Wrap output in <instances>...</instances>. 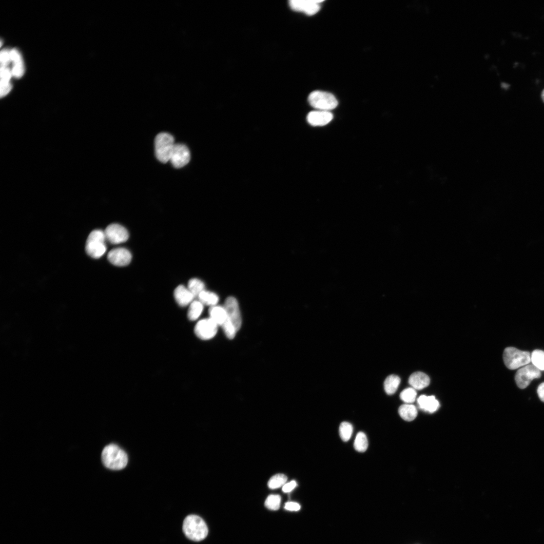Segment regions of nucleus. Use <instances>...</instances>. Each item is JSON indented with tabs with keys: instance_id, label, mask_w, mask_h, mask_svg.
I'll return each instance as SVG.
<instances>
[{
	"instance_id": "nucleus-1",
	"label": "nucleus",
	"mask_w": 544,
	"mask_h": 544,
	"mask_svg": "<svg viewBox=\"0 0 544 544\" xmlns=\"http://www.w3.org/2000/svg\"><path fill=\"white\" fill-rule=\"evenodd\" d=\"M101 459L105 466L112 470L123 469L128 462V456L125 451L114 444H111L104 448Z\"/></svg>"
},
{
	"instance_id": "nucleus-2",
	"label": "nucleus",
	"mask_w": 544,
	"mask_h": 544,
	"mask_svg": "<svg viewBox=\"0 0 544 544\" xmlns=\"http://www.w3.org/2000/svg\"><path fill=\"white\" fill-rule=\"evenodd\" d=\"M183 530L188 539L195 542L204 540L208 534L206 523L201 518L195 515L186 517L183 523Z\"/></svg>"
},
{
	"instance_id": "nucleus-3",
	"label": "nucleus",
	"mask_w": 544,
	"mask_h": 544,
	"mask_svg": "<svg viewBox=\"0 0 544 544\" xmlns=\"http://www.w3.org/2000/svg\"><path fill=\"white\" fill-rule=\"evenodd\" d=\"M175 144L174 138L170 134H158L155 139V151L157 159L163 163L170 161Z\"/></svg>"
},
{
	"instance_id": "nucleus-4",
	"label": "nucleus",
	"mask_w": 544,
	"mask_h": 544,
	"mask_svg": "<svg viewBox=\"0 0 544 544\" xmlns=\"http://www.w3.org/2000/svg\"><path fill=\"white\" fill-rule=\"evenodd\" d=\"M503 357L505 366L510 370L525 367L531 362L530 352L521 351L512 347L505 349Z\"/></svg>"
},
{
	"instance_id": "nucleus-5",
	"label": "nucleus",
	"mask_w": 544,
	"mask_h": 544,
	"mask_svg": "<svg viewBox=\"0 0 544 544\" xmlns=\"http://www.w3.org/2000/svg\"><path fill=\"white\" fill-rule=\"evenodd\" d=\"M106 238L104 232L95 230L90 233L86 241L85 250L90 257L99 259L107 251L105 245Z\"/></svg>"
},
{
	"instance_id": "nucleus-6",
	"label": "nucleus",
	"mask_w": 544,
	"mask_h": 544,
	"mask_svg": "<svg viewBox=\"0 0 544 544\" xmlns=\"http://www.w3.org/2000/svg\"><path fill=\"white\" fill-rule=\"evenodd\" d=\"M308 100L313 108L323 111L330 112L335 109L338 104L334 96L319 90L311 93L309 97Z\"/></svg>"
},
{
	"instance_id": "nucleus-7",
	"label": "nucleus",
	"mask_w": 544,
	"mask_h": 544,
	"mask_svg": "<svg viewBox=\"0 0 544 544\" xmlns=\"http://www.w3.org/2000/svg\"><path fill=\"white\" fill-rule=\"evenodd\" d=\"M541 377V371L533 365H526L519 369L515 375V381L518 387L525 389L536 379Z\"/></svg>"
},
{
	"instance_id": "nucleus-8",
	"label": "nucleus",
	"mask_w": 544,
	"mask_h": 544,
	"mask_svg": "<svg viewBox=\"0 0 544 544\" xmlns=\"http://www.w3.org/2000/svg\"><path fill=\"white\" fill-rule=\"evenodd\" d=\"M218 326L210 317L199 321L195 326V335L203 340L214 338L217 333Z\"/></svg>"
},
{
	"instance_id": "nucleus-9",
	"label": "nucleus",
	"mask_w": 544,
	"mask_h": 544,
	"mask_svg": "<svg viewBox=\"0 0 544 544\" xmlns=\"http://www.w3.org/2000/svg\"><path fill=\"white\" fill-rule=\"evenodd\" d=\"M106 240L114 245L124 243L129 238L128 231L124 226L114 223L109 225L104 231Z\"/></svg>"
},
{
	"instance_id": "nucleus-10",
	"label": "nucleus",
	"mask_w": 544,
	"mask_h": 544,
	"mask_svg": "<svg viewBox=\"0 0 544 544\" xmlns=\"http://www.w3.org/2000/svg\"><path fill=\"white\" fill-rule=\"evenodd\" d=\"M190 159L191 154L188 147L183 144H175L170 159L174 167L182 168L189 163Z\"/></svg>"
},
{
	"instance_id": "nucleus-11",
	"label": "nucleus",
	"mask_w": 544,
	"mask_h": 544,
	"mask_svg": "<svg viewBox=\"0 0 544 544\" xmlns=\"http://www.w3.org/2000/svg\"><path fill=\"white\" fill-rule=\"evenodd\" d=\"M224 307L228 313V320L238 331L241 327L242 317L237 300L235 297L230 296L226 299Z\"/></svg>"
},
{
	"instance_id": "nucleus-12",
	"label": "nucleus",
	"mask_w": 544,
	"mask_h": 544,
	"mask_svg": "<svg viewBox=\"0 0 544 544\" xmlns=\"http://www.w3.org/2000/svg\"><path fill=\"white\" fill-rule=\"evenodd\" d=\"M320 0H291L290 2L291 8L295 11L303 12L311 16L320 10Z\"/></svg>"
},
{
	"instance_id": "nucleus-13",
	"label": "nucleus",
	"mask_w": 544,
	"mask_h": 544,
	"mask_svg": "<svg viewBox=\"0 0 544 544\" xmlns=\"http://www.w3.org/2000/svg\"><path fill=\"white\" fill-rule=\"evenodd\" d=\"M132 258L130 252L123 248L113 249L108 255L109 262L113 265L118 267L128 265L132 260Z\"/></svg>"
},
{
	"instance_id": "nucleus-14",
	"label": "nucleus",
	"mask_w": 544,
	"mask_h": 544,
	"mask_svg": "<svg viewBox=\"0 0 544 544\" xmlns=\"http://www.w3.org/2000/svg\"><path fill=\"white\" fill-rule=\"evenodd\" d=\"M333 118V115L328 111H316L310 112L307 117L309 123L313 126H323L328 124Z\"/></svg>"
},
{
	"instance_id": "nucleus-15",
	"label": "nucleus",
	"mask_w": 544,
	"mask_h": 544,
	"mask_svg": "<svg viewBox=\"0 0 544 544\" xmlns=\"http://www.w3.org/2000/svg\"><path fill=\"white\" fill-rule=\"evenodd\" d=\"M174 297L177 304L181 307L190 305L195 297L188 287L182 285L176 287L174 291Z\"/></svg>"
},
{
	"instance_id": "nucleus-16",
	"label": "nucleus",
	"mask_w": 544,
	"mask_h": 544,
	"mask_svg": "<svg viewBox=\"0 0 544 544\" xmlns=\"http://www.w3.org/2000/svg\"><path fill=\"white\" fill-rule=\"evenodd\" d=\"M420 409L430 413L435 412L440 407V403L434 396H421L417 400Z\"/></svg>"
},
{
	"instance_id": "nucleus-17",
	"label": "nucleus",
	"mask_w": 544,
	"mask_h": 544,
	"mask_svg": "<svg viewBox=\"0 0 544 544\" xmlns=\"http://www.w3.org/2000/svg\"><path fill=\"white\" fill-rule=\"evenodd\" d=\"M409 383L415 389L421 390L429 386L430 378L425 373L416 372L410 376Z\"/></svg>"
},
{
	"instance_id": "nucleus-18",
	"label": "nucleus",
	"mask_w": 544,
	"mask_h": 544,
	"mask_svg": "<svg viewBox=\"0 0 544 544\" xmlns=\"http://www.w3.org/2000/svg\"><path fill=\"white\" fill-rule=\"evenodd\" d=\"M209 313L210 318L218 326L222 327L228 319V313L224 306H215L210 307Z\"/></svg>"
},
{
	"instance_id": "nucleus-19",
	"label": "nucleus",
	"mask_w": 544,
	"mask_h": 544,
	"mask_svg": "<svg viewBox=\"0 0 544 544\" xmlns=\"http://www.w3.org/2000/svg\"><path fill=\"white\" fill-rule=\"evenodd\" d=\"M399 413L403 419L410 422L416 418L418 412L415 406L406 404L400 407Z\"/></svg>"
},
{
	"instance_id": "nucleus-20",
	"label": "nucleus",
	"mask_w": 544,
	"mask_h": 544,
	"mask_svg": "<svg viewBox=\"0 0 544 544\" xmlns=\"http://www.w3.org/2000/svg\"><path fill=\"white\" fill-rule=\"evenodd\" d=\"M401 383L399 376L396 375H390L387 377L384 382V389L389 395L394 394L397 391Z\"/></svg>"
},
{
	"instance_id": "nucleus-21",
	"label": "nucleus",
	"mask_w": 544,
	"mask_h": 544,
	"mask_svg": "<svg viewBox=\"0 0 544 544\" xmlns=\"http://www.w3.org/2000/svg\"><path fill=\"white\" fill-rule=\"evenodd\" d=\"M204 305L199 300H194L190 304L188 312V317L189 320L194 321L197 320L204 310Z\"/></svg>"
},
{
	"instance_id": "nucleus-22",
	"label": "nucleus",
	"mask_w": 544,
	"mask_h": 544,
	"mask_svg": "<svg viewBox=\"0 0 544 544\" xmlns=\"http://www.w3.org/2000/svg\"><path fill=\"white\" fill-rule=\"evenodd\" d=\"M198 297L204 305L210 307L217 306L219 299L216 293L206 291L202 292Z\"/></svg>"
},
{
	"instance_id": "nucleus-23",
	"label": "nucleus",
	"mask_w": 544,
	"mask_h": 544,
	"mask_svg": "<svg viewBox=\"0 0 544 544\" xmlns=\"http://www.w3.org/2000/svg\"><path fill=\"white\" fill-rule=\"evenodd\" d=\"M369 446V442L366 434L364 432L357 433L354 444L355 449L360 452H365Z\"/></svg>"
},
{
	"instance_id": "nucleus-24",
	"label": "nucleus",
	"mask_w": 544,
	"mask_h": 544,
	"mask_svg": "<svg viewBox=\"0 0 544 544\" xmlns=\"http://www.w3.org/2000/svg\"><path fill=\"white\" fill-rule=\"evenodd\" d=\"M188 288L195 297H198L202 292L205 291V285L201 280L193 278L189 281Z\"/></svg>"
},
{
	"instance_id": "nucleus-25",
	"label": "nucleus",
	"mask_w": 544,
	"mask_h": 544,
	"mask_svg": "<svg viewBox=\"0 0 544 544\" xmlns=\"http://www.w3.org/2000/svg\"><path fill=\"white\" fill-rule=\"evenodd\" d=\"M353 432V427L351 423L343 422L339 427V433L341 439L344 442L349 441Z\"/></svg>"
},
{
	"instance_id": "nucleus-26",
	"label": "nucleus",
	"mask_w": 544,
	"mask_h": 544,
	"mask_svg": "<svg viewBox=\"0 0 544 544\" xmlns=\"http://www.w3.org/2000/svg\"><path fill=\"white\" fill-rule=\"evenodd\" d=\"M287 480L286 475L278 474L272 477L268 483V487L270 489H274L283 486Z\"/></svg>"
},
{
	"instance_id": "nucleus-27",
	"label": "nucleus",
	"mask_w": 544,
	"mask_h": 544,
	"mask_svg": "<svg viewBox=\"0 0 544 544\" xmlns=\"http://www.w3.org/2000/svg\"><path fill=\"white\" fill-rule=\"evenodd\" d=\"M532 364L540 370H544V351L534 350L531 354Z\"/></svg>"
},
{
	"instance_id": "nucleus-28",
	"label": "nucleus",
	"mask_w": 544,
	"mask_h": 544,
	"mask_svg": "<svg viewBox=\"0 0 544 544\" xmlns=\"http://www.w3.org/2000/svg\"><path fill=\"white\" fill-rule=\"evenodd\" d=\"M416 396V389L413 388L406 389L401 392L400 394L401 399L405 403L409 404H411L415 401Z\"/></svg>"
},
{
	"instance_id": "nucleus-29",
	"label": "nucleus",
	"mask_w": 544,
	"mask_h": 544,
	"mask_svg": "<svg viewBox=\"0 0 544 544\" xmlns=\"http://www.w3.org/2000/svg\"><path fill=\"white\" fill-rule=\"evenodd\" d=\"M281 497L279 495H271L266 499L265 506L270 510H277L280 507Z\"/></svg>"
},
{
	"instance_id": "nucleus-30",
	"label": "nucleus",
	"mask_w": 544,
	"mask_h": 544,
	"mask_svg": "<svg viewBox=\"0 0 544 544\" xmlns=\"http://www.w3.org/2000/svg\"><path fill=\"white\" fill-rule=\"evenodd\" d=\"M12 76L16 78H20L24 73V67L23 61L14 63L12 70Z\"/></svg>"
},
{
	"instance_id": "nucleus-31",
	"label": "nucleus",
	"mask_w": 544,
	"mask_h": 544,
	"mask_svg": "<svg viewBox=\"0 0 544 544\" xmlns=\"http://www.w3.org/2000/svg\"><path fill=\"white\" fill-rule=\"evenodd\" d=\"M1 81L10 82L12 77V71L7 67L1 66Z\"/></svg>"
},
{
	"instance_id": "nucleus-32",
	"label": "nucleus",
	"mask_w": 544,
	"mask_h": 544,
	"mask_svg": "<svg viewBox=\"0 0 544 544\" xmlns=\"http://www.w3.org/2000/svg\"><path fill=\"white\" fill-rule=\"evenodd\" d=\"M0 59H1V66L7 67L10 62L11 61L10 51L7 50L2 51L1 52V55H0Z\"/></svg>"
},
{
	"instance_id": "nucleus-33",
	"label": "nucleus",
	"mask_w": 544,
	"mask_h": 544,
	"mask_svg": "<svg viewBox=\"0 0 544 544\" xmlns=\"http://www.w3.org/2000/svg\"><path fill=\"white\" fill-rule=\"evenodd\" d=\"M11 60L14 64L23 61L21 54L18 50L13 49L10 51Z\"/></svg>"
},
{
	"instance_id": "nucleus-34",
	"label": "nucleus",
	"mask_w": 544,
	"mask_h": 544,
	"mask_svg": "<svg viewBox=\"0 0 544 544\" xmlns=\"http://www.w3.org/2000/svg\"><path fill=\"white\" fill-rule=\"evenodd\" d=\"M12 85L10 82L1 81V97L6 96L11 90Z\"/></svg>"
},
{
	"instance_id": "nucleus-35",
	"label": "nucleus",
	"mask_w": 544,
	"mask_h": 544,
	"mask_svg": "<svg viewBox=\"0 0 544 544\" xmlns=\"http://www.w3.org/2000/svg\"><path fill=\"white\" fill-rule=\"evenodd\" d=\"M297 486V483L295 481H292L288 483L285 484L283 486L282 490L285 493L290 492L292 491Z\"/></svg>"
},
{
	"instance_id": "nucleus-36",
	"label": "nucleus",
	"mask_w": 544,
	"mask_h": 544,
	"mask_svg": "<svg viewBox=\"0 0 544 544\" xmlns=\"http://www.w3.org/2000/svg\"><path fill=\"white\" fill-rule=\"evenodd\" d=\"M285 509L292 511H297L300 509V505L294 502H289L285 504Z\"/></svg>"
},
{
	"instance_id": "nucleus-37",
	"label": "nucleus",
	"mask_w": 544,
	"mask_h": 544,
	"mask_svg": "<svg viewBox=\"0 0 544 544\" xmlns=\"http://www.w3.org/2000/svg\"><path fill=\"white\" fill-rule=\"evenodd\" d=\"M537 393L540 399L544 403V383L539 385L537 389Z\"/></svg>"
},
{
	"instance_id": "nucleus-38",
	"label": "nucleus",
	"mask_w": 544,
	"mask_h": 544,
	"mask_svg": "<svg viewBox=\"0 0 544 544\" xmlns=\"http://www.w3.org/2000/svg\"><path fill=\"white\" fill-rule=\"evenodd\" d=\"M542 99H543V101L544 102V89L543 91V92L542 93Z\"/></svg>"
}]
</instances>
